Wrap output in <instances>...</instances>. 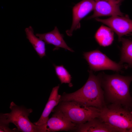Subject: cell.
Returning <instances> with one entry per match:
<instances>
[{"label":"cell","mask_w":132,"mask_h":132,"mask_svg":"<svg viewBox=\"0 0 132 132\" xmlns=\"http://www.w3.org/2000/svg\"><path fill=\"white\" fill-rule=\"evenodd\" d=\"M99 74L106 105L119 107L132 113V95L129 89L132 76Z\"/></svg>","instance_id":"1"},{"label":"cell","mask_w":132,"mask_h":132,"mask_svg":"<svg viewBox=\"0 0 132 132\" xmlns=\"http://www.w3.org/2000/svg\"><path fill=\"white\" fill-rule=\"evenodd\" d=\"M55 74L61 84L68 83L70 87L72 86L71 83L72 77L70 74L63 65L57 66L53 64Z\"/></svg>","instance_id":"17"},{"label":"cell","mask_w":132,"mask_h":132,"mask_svg":"<svg viewBox=\"0 0 132 132\" xmlns=\"http://www.w3.org/2000/svg\"><path fill=\"white\" fill-rule=\"evenodd\" d=\"M96 20L109 26L117 35L120 42L122 36L132 33V20L127 15L116 16L105 19L96 18Z\"/></svg>","instance_id":"7"},{"label":"cell","mask_w":132,"mask_h":132,"mask_svg":"<svg viewBox=\"0 0 132 132\" xmlns=\"http://www.w3.org/2000/svg\"><path fill=\"white\" fill-rule=\"evenodd\" d=\"M122 43L120 60L119 63H126L128 66L132 67V40L122 37L120 40Z\"/></svg>","instance_id":"16"},{"label":"cell","mask_w":132,"mask_h":132,"mask_svg":"<svg viewBox=\"0 0 132 132\" xmlns=\"http://www.w3.org/2000/svg\"><path fill=\"white\" fill-rule=\"evenodd\" d=\"M99 117L121 132H132V113L125 109L107 105L100 109Z\"/></svg>","instance_id":"5"},{"label":"cell","mask_w":132,"mask_h":132,"mask_svg":"<svg viewBox=\"0 0 132 132\" xmlns=\"http://www.w3.org/2000/svg\"><path fill=\"white\" fill-rule=\"evenodd\" d=\"M74 132H121L119 130L106 123L99 117L84 123L77 124Z\"/></svg>","instance_id":"11"},{"label":"cell","mask_w":132,"mask_h":132,"mask_svg":"<svg viewBox=\"0 0 132 132\" xmlns=\"http://www.w3.org/2000/svg\"><path fill=\"white\" fill-rule=\"evenodd\" d=\"M59 86L53 88L47 102L38 121L34 123L40 125L46 123L49 119V116L54 108L60 102L61 96L58 93Z\"/></svg>","instance_id":"13"},{"label":"cell","mask_w":132,"mask_h":132,"mask_svg":"<svg viewBox=\"0 0 132 132\" xmlns=\"http://www.w3.org/2000/svg\"><path fill=\"white\" fill-rule=\"evenodd\" d=\"M56 109L62 112L72 122L79 124L99 117L100 109L85 105L74 101L60 102Z\"/></svg>","instance_id":"4"},{"label":"cell","mask_w":132,"mask_h":132,"mask_svg":"<svg viewBox=\"0 0 132 132\" xmlns=\"http://www.w3.org/2000/svg\"><path fill=\"white\" fill-rule=\"evenodd\" d=\"M10 112L0 113V123L9 125L14 124L19 131L23 132H45L44 124L36 125L30 120L28 116L33 112L31 108L27 109L16 105L13 101L10 104Z\"/></svg>","instance_id":"3"},{"label":"cell","mask_w":132,"mask_h":132,"mask_svg":"<svg viewBox=\"0 0 132 132\" xmlns=\"http://www.w3.org/2000/svg\"><path fill=\"white\" fill-rule=\"evenodd\" d=\"M94 37L100 46H108L111 44L113 41V31L110 28L102 25L96 33Z\"/></svg>","instance_id":"15"},{"label":"cell","mask_w":132,"mask_h":132,"mask_svg":"<svg viewBox=\"0 0 132 132\" xmlns=\"http://www.w3.org/2000/svg\"><path fill=\"white\" fill-rule=\"evenodd\" d=\"M94 0H82L76 4L73 8V21L70 29L66 31L69 36H71L73 31L79 28L80 21L84 17L93 10L95 5Z\"/></svg>","instance_id":"10"},{"label":"cell","mask_w":132,"mask_h":132,"mask_svg":"<svg viewBox=\"0 0 132 132\" xmlns=\"http://www.w3.org/2000/svg\"><path fill=\"white\" fill-rule=\"evenodd\" d=\"M52 116L45 123L46 132L65 131L74 132L77 124L70 120L59 110L55 108Z\"/></svg>","instance_id":"9"},{"label":"cell","mask_w":132,"mask_h":132,"mask_svg":"<svg viewBox=\"0 0 132 132\" xmlns=\"http://www.w3.org/2000/svg\"><path fill=\"white\" fill-rule=\"evenodd\" d=\"M94 0L95 4L93 13L88 19L104 16H124L120 8L123 0Z\"/></svg>","instance_id":"8"},{"label":"cell","mask_w":132,"mask_h":132,"mask_svg":"<svg viewBox=\"0 0 132 132\" xmlns=\"http://www.w3.org/2000/svg\"><path fill=\"white\" fill-rule=\"evenodd\" d=\"M83 55L92 71L111 70L119 72L124 67L122 64L112 61L98 49L84 52Z\"/></svg>","instance_id":"6"},{"label":"cell","mask_w":132,"mask_h":132,"mask_svg":"<svg viewBox=\"0 0 132 132\" xmlns=\"http://www.w3.org/2000/svg\"><path fill=\"white\" fill-rule=\"evenodd\" d=\"M88 71L89 77L84 85L73 92L64 93L61 96L60 102L75 101L87 106L94 107L99 109L106 106L100 74L96 76L92 70H90Z\"/></svg>","instance_id":"2"},{"label":"cell","mask_w":132,"mask_h":132,"mask_svg":"<svg viewBox=\"0 0 132 132\" xmlns=\"http://www.w3.org/2000/svg\"><path fill=\"white\" fill-rule=\"evenodd\" d=\"M9 126L4 124L0 123V132H19L17 128L13 129H10Z\"/></svg>","instance_id":"18"},{"label":"cell","mask_w":132,"mask_h":132,"mask_svg":"<svg viewBox=\"0 0 132 132\" xmlns=\"http://www.w3.org/2000/svg\"><path fill=\"white\" fill-rule=\"evenodd\" d=\"M130 35H132V33H131Z\"/></svg>","instance_id":"19"},{"label":"cell","mask_w":132,"mask_h":132,"mask_svg":"<svg viewBox=\"0 0 132 132\" xmlns=\"http://www.w3.org/2000/svg\"><path fill=\"white\" fill-rule=\"evenodd\" d=\"M35 35L47 44L54 45L55 47L53 50L61 47L71 52H74V50L67 45L56 26L51 32L42 34L37 33Z\"/></svg>","instance_id":"12"},{"label":"cell","mask_w":132,"mask_h":132,"mask_svg":"<svg viewBox=\"0 0 132 132\" xmlns=\"http://www.w3.org/2000/svg\"><path fill=\"white\" fill-rule=\"evenodd\" d=\"M26 38L28 40L40 58L46 56L45 43L34 34L32 27L30 26L25 29Z\"/></svg>","instance_id":"14"}]
</instances>
